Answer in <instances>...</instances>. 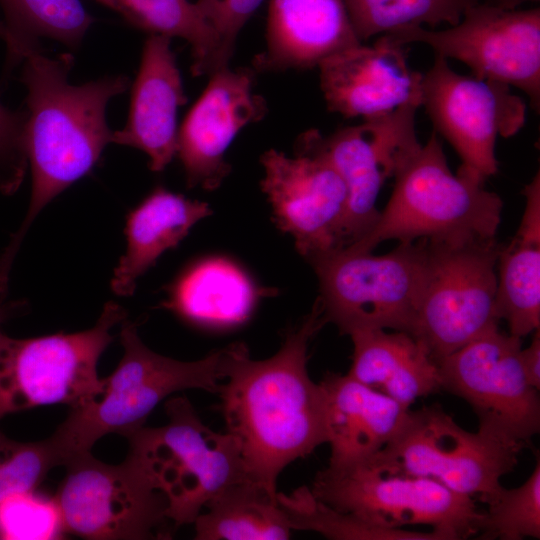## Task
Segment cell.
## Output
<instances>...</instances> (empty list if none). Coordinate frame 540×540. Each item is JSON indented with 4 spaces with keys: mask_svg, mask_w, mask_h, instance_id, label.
<instances>
[{
    "mask_svg": "<svg viewBox=\"0 0 540 540\" xmlns=\"http://www.w3.org/2000/svg\"><path fill=\"white\" fill-rule=\"evenodd\" d=\"M317 299L271 357L253 360L244 343L222 349L216 394L247 473L273 494L283 469L326 443L324 397L307 370L308 346L326 324Z\"/></svg>",
    "mask_w": 540,
    "mask_h": 540,
    "instance_id": "1",
    "label": "cell"
},
{
    "mask_svg": "<svg viewBox=\"0 0 540 540\" xmlns=\"http://www.w3.org/2000/svg\"><path fill=\"white\" fill-rule=\"evenodd\" d=\"M20 81L26 87L24 148L32 173L29 208L0 256V272L9 274L29 227L58 194L88 174L113 131L106 121L109 101L125 92V75L105 76L80 85L69 82L74 58H55L41 49L22 60Z\"/></svg>",
    "mask_w": 540,
    "mask_h": 540,
    "instance_id": "2",
    "label": "cell"
},
{
    "mask_svg": "<svg viewBox=\"0 0 540 540\" xmlns=\"http://www.w3.org/2000/svg\"><path fill=\"white\" fill-rule=\"evenodd\" d=\"M390 199L371 231L346 247L372 252L388 240L496 238L503 201L485 183L449 168L434 131L394 177Z\"/></svg>",
    "mask_w": 540,
    "mask_h": 540,
    "instance_id": "3",
    "label": "cell"
},
{
    "mask_svg": "<svg viewBox=\"0 0 540 540\" xmlns=\"http://www.w3.org/2000/svg\"><path fill=\"white\" fill-rule=\"evenodd\" d=\"M123 356L116 369L103 378L96 399L70 408L51 438L66 462L90 452L108 434L128 437L142 428L156 406L173 393L201 389L217 393L222 349L195 361H180L149 349L134 323L122 321ZM64 464V465H65Z\"/></svg>",
    "mask_w": 540,
    "mask_h": 540,
    "instance_id": "4",
    "label": "cell"
},
{
    "mask_svg": "<svg viewBox=\"0 0 540 540\" xmlns=\"http://www.w3.org/2000/svg\"><path fill=\"white\" fill-rule=\"evenodd\" d=\"M165 410V425L143 426L126 437L127 456L164 496L167 518L177 528L194 523L225 488L251 479L236 438L207 427L186 397L169 399Z\"/></svg>",
    "mask_w": 540,
    "mask_h": 540,
    "instance_id": "5",
    "label": "cell"
},
{
    "mask_svg": "<svg viewBox=\"0 0 540 540\" xmlns=\"http://www.w3.org/2000/svg\"><path fill=\"white\" fill-rule=\"evenodd\" d=\"M326 322L341 334L392 329L412 335L428 267L427 239L384 255L342 249L310 263Z\"/></svg>",
    "mask_w": 540,
    "mask_h": 540,
    "instance_id": "6",
    "label": "cell"
},
{
    "mask_svg": "<svg viewBox=\"0 0 540 540\" xmlns=\"http://www.w3.org/2000/svg\"><path fill=\"white\" fill-rule=\"evenodd\" d=\"M125 316L120 305L108 302L96 324L81 332L18 339L0 331V419L39 406L74 408L99 397L104 385L97 364Z\"/></svg>",
    "mask_w": 540,
    "mask_h": 540,
    "instance_id": "7",
    "label": "cell"
},
{
    "mask_svg": "<svg viewBox=\"0 0 540 540\" xmlns=\"http://www.w3.org/2000/svg\"><path fill=\"white\" fill-rule=\"evenodd\" d=\"M496 238L427 239L428 267L412 336L438 364L498 328Z\"/></svg>",
    "mask_w": 540,
    "mask_h": 540,
    "instance_id": "8",
    "label": "cell"
},
{
    "mask_svg": "<svg viewBox=\"0 0 540 540\" xmlns=\"http://www.w3.org/2000/svg\"><path fill=\"white\" fill-rule=\"evenodd\" d=\"M524 447L481 427L465 430L441 406L430 405L410 409L395 437L370 460L486 504Z\"/></svg>",
    "mask_w": 540,
    "mask_h": 540,
    "instance_id": "9",
    "label": "cell"
},
{
    "mask_svg": "<svg viewBox=\"0 0 540 540\" xmlns=\"http://www.w3.org/2000/svg\"><path fill=\"white\" fill-rule=\"evenodd\" d=\"M310 489L330 507L374 527L426 525L444 540L477 535L480 512L473 498L370 459L342 469L327 467L316 474Z\"/></svg>",
    "mask_w": 540,
    "mask_h": 540,
    "instance_id": "10",
    "label": "cell"
},
{
    "mask_svg": "<svg viewBox=\"0 0 540 540\" xmlns=\"http://www.w3.org/2000/svg\"><path fill=\"white\" fill-rule=\"evenodd\" d=\"M53 499L65 534L89 540L165 539L167 503L126 456L108 464L91 452L71 457Z\"/></svg>",
    "mask_w": 540,
    "mask_h": 540,
    "instance_id": "11",
    "label": "cell"
},
{
    "mask_svg": "<svg viewBox=\"0 0 540 540\" xmlns=\"http://www.w3.org/2000/svg\"><path fill=\"white\" fill-rule=\"evenodd\" d=\"M404 45L422 43L434 55L465 64L471 75L514 87L540 108V8L506 9L481 1L445 29L389 33Z\"/></svg>",
    "mask_w": 540,
    "mask_h": 540,
    "instance_id": "12",
    "label": "cell"
},
{
    "mask_svg": "<svg viewBox=\"0 0 540 540\" xmlns=\"http://www.w3.org/2000/svg\"><path fill=\"white\" fill-rule=\"evenodd\" d=\"M421 106L460 157L458 172L483 183L498 171V137L517 134L527 116L526 102L510 86L460 74L438 55L423 74Z\"/></svg>",
    "mask_w": 540,
    "mask_h": 540,
    "instance_id": "13",
    "label": "cell"
},
{
    "mask_svg": "<svg viewBox=\"0 0 540 540\" xmlns=\"http://www.w3.org/2000/svg\"><path fill=\"white\" fill-rule=\"evenodd\" d=\"M318 132H303L293 156L270 149L261 157V187L274 220L309 263L344 248L347 212L346 186L320 147Z\"/></svg>",
    "mask_w": 540,
    "mask_h": 540,
    "instance_id": "14",
    "label": "cell"
},
{
    "mask_svg": "<svg viewBox=\"0 0 540 540\" xmlns=\"http://www.w3.org/2000/svg\"><path fill=\"white\" fill-rule=\"evenodd\" d=\"M521 338L493 329L442 359V390L467 401L479 426L527 446L540 430L538 390L527 380Z\"/></svg>",
    "mask_w": 540,
    "mask_h": 540,
    "instance_id": "15",
    "label": "cell"
},
{
    "mask_svg": "<svg viewBox=\"0 0 540 540\" xmlns=\"http://www.w3.org/2000/svg\"><path fill=\"white\" fill-rule=\"evenodd\" d=\"M417 110L407 105L328 136L318 132L320 147L347 189L344 248L371 231L380 215L376 202L382 186L420 148Z\"/></svg>",
    "mask_w": 540,
    "mask_h": 540,
    "instance_id": "16",
    "label": "cell"
},
{
    "mask_svg": "<svg viewBox=\"0 0 540 540\" xmlns=\"http://www.w3.org/2000/svg\"><path fill=\"white\" fill-rule=\"evenodd\" d=\"M257 72L229 66L209 75L203 93L178 128L177 153L189 188L215 190L231 171L225 153L236 135L266 115V100L254 92Z\"/></svg>",
    "mask_w": 540,
    "mask_h": 540,
    "instance_id": "17",
    "label": "cell"
},
{
    "mask_svg": "<svg viewBox=\"0 0 540 540\" xmlns=\"http://www.w3.org/2000/svg\"><path fill=\"white\" fill-rule=\"evenodd\" d=\"M318 68L328 110L345 118L366 120L407 105L421 107L423 74L410 65L406 45L391 34L339 51Z\"/></svg>",
    "mask_w": 540,
    "mask_h": 540,
    "instance_id": "18",
    "label": "cell"
},
{
    "mask_svg": "<svg viewBox=\"0 0 540 540\" xmlns=\"http://www.w3.org/2000/svg\"><path fill=\"white\" fill-rule=\"evenodd\" d=\"M171 38L150 34L143 45L131 89L126 125L111 142L142 150L149 167L160 172L177 153V111L187 102Z\"/></svg>",
    "mask_w": 540,
    "mask_h": 540,
    "instance_id": "19",
    "label": "cell"
},
{
    "mask_svg": "<svg viewBox=\"0 0 540 540\" xmlns=\"http://www.w3.org/2000/svg\"><path fill=\"white\" fill-rule=\"evenodd\" d=\"M266 43L252 62L257 73L318 67L361 41L344 0H269Z\"/></svg>",
    "mask_w": 540,
    "mask_h": 540,
    "instance_id": "20",
    "label": "cell"
},
{
    "mask_svg": "<svg viewBox=\"0 0 540 540\" xmlns=\"http://www.w3.org/2000/svg\"><path fill=\"white\" fill-rule=\"evenodd\" d=\"M319 384L330 469L372 458L395 437L410 410L348 374L328 372Z\"/></svg>",
    "mask_w": 540,
    "mask_h": 540,
    "instance_id": "21",
    "label": "cell"
},
{
    "mask_svg": "<svg viewBox=\"0 0 540 540\" xmlns=\"http://www.w3.org/2000/svg\"><path fill=\"white\" fill-rule=\"evenodd\" d=\"M348 375L410 406L420 397L442 390L439 369L427 348L402 331H357Z\"/></svg>",
    "mask_w": 540,
    "mask_h": 540,
    "instance_id": "22",
    "label": "cell"
},
{
    "mask_svg": "<svg viewBox=\"0 0 540 540\" xmlns=\"http://www.w3.org/2000/svg\"><path fill=\"white\" fill-rule=\"evenodd\" d=\"M211 213L205 202L156 187L127 216V248L114 270L113 292L118 296L132 295L137 279Z\"/></svg>",
    "mask_w": 540,
    "mask_h": 540,
    "instance_id": "23",
    "label": "cell"
},
{
    "mask_svg": "<svg viewBox=\"0 0 540 540\" xmlns=\"http://www.w3.org/2000/svg\"><path fill=\"white\" fill-rule=\"evenodd\" d=\"M262 294L238 265L211 257L181 273L170 287L164 307L193 325L228 329L251 316Z\"/></svg>",
    "mask_w": 540,
    "mask_h": 540,
    "instance_id": "24",
    "label": "cell"
},
{
    "mask_svg": "<svg viewBox=\"0 0 540 540\" xmlns=\"http://www.w3.org/2000/svg\"><path fill=\"white\" fill-rule=\"evenodd\" d=\"M525 210L519 228L498 254L496 313L509 334L522 338L540 325V174L523 191Z\"/></svg>",
    "mask_w": 540,
    "mask_h": 540,
    "instance_id": "25",
    "label": "cell"
},
{
    "mask_svg": "<svg viewBox=\"0 0 540 540\" xmlns=\"http://www.w3.org/2000/svg\"><path fill=\"white\" fill-rule=\"evenodd\" d=\"M194 525L197 540H282L292 530L277 494L253 480L235 483L214 496Z\"/></svg>",
    "mask_w": 540,
    "mask_h": 540,
    "instance_id": "26",
    "label": "cell"
},
{
    "mask_svg": "<svg viewBox=\"0 0 540 540\" xmlns=\"http://www.w3.org/2000/svg\"><path fill=\"white\" fill-rule=\"evenodd\" d=\"M0 7L7 30L5 78L29 52L41 49V38L74 49L95 21L81 0H0Z\"/></svg>",
    "mask_w": 540,
    "mask_h": 540,
    "instance_id": "27",
    "label": "cell"
},
{
    "mask_svg": "<svg viewBox=\"0 0 540 540\" xmlns=\"http://www.w3.org/2000/svg\"><path fill=\"white\" fill-rule=\"evenodd\" d=\"M149 32L186 40L191 46L193 76L208 75L217 40L213 30L189 0H94Z\"/></svg>",
    "mask_w": 540,
    "mask_h": 540,
    "instance_id": "28",
    "label": "cell"
},
{
    "mask_svg": "<svg viewBox=\"0 0 540 540\" xmlns=\"http://www.w3.org/2000/svg\"><path fill=\"white\" fill-rule=\"evenodd\" d=\"M479 0H344L358 39L415 27L437 28L459 22Z\"/></svg>",
    "mask_w": 540,
    "mask_h": 540,
    "instance_id": "29",
    "label": "cell"
},
{
    "mask_svg": "<svg viewBox=\"0 0 540 540\" xmlns=\"http://www.w3.org/2000/svg\"><path fill=\"white\" fill-rule=\"evenodd\" d=\"M277 502L286 514L291 529L311 530L336 540H444L435 532L408 529H382L351 514L338 511L302 486L290 494L277 493Z\"/></svg>",
    "mask_w": 540,
    "mask_h": 540,
    "instance_id": "30",
    "label": "cell"
},
{
    "mask_svg": "<svg viewBox=\"0 0 540 540\" xmlns=\"http://www.w3.org/2000/svg\"><path fill=\"white\" fill-rule=\"evenodd\" d=\"M477 519L480 539L522 540L540 538V462L519 487L502 488L486 503Z\"/></svg>",
    "mask_w": 540,
    "mask_h": 540,
    "instance_id": "31",
    "label": "cell"
},
{
    "mask_svg": "<svg viewBox=\"0 0 540 540\" xmlns=\"http://www.w3.org/2000/svg\"><path fill=\"white\" fill-rule=\"evenodd\" d=\"M64 463L51 436L20 442L0 431V505L13 496L35 491L50 470Z\"/></svg>",
    "mask_w": 540,
    "mask_h": 540,
    "instance_id": "32",
    "label": "cell"
},
{
    "mask_svg": "<svg viewBox=\"0 0 540 540\" xmlns=\"http://www.w3.org/2000/svg\"><path fill=\"white\" fill-rule=\"evenodd\" d=\"M34 492L0 505V539H59L65 534L54 499Z\"/></svg>",
    "mask_w": 540,
    "mask_h": 540,
    "instance_id": "33",
    "label": "cell"
},
{
    "mask_svg": "<svg viewBox=\"0 0 540 540\" xmlns=\"http://www.w3.org/2000/svg\"><path fill=\"white\" fill-rule=\"evenodd\" d=\"M264 0H197L195 4L213 30L217 45L208 76L229 66L236 39Z\"/></svg>",
    "mask_w": 540,
    "mask_h": 540,
    "instance_id": "34",
    "label": "cell"
},
{
    "mask_svg": "<svg viewBox=\"0 0 540 540\" xmlns=\"http://www.w3.org/2000/svg\"><path fill=\"white\" fill-rule=\"evenodd\" d=\"M25 110H11L0 102V174L9 194L21 183L26 169Z\"/></svg>",
    "mask_w": 540,
    "mask_h": 540,
    "instance_id": "35",
    "label": "cell"
},
{
    "mask_svg": "<svg viewBox=\"0 0 540 540\" xmlns=\"http://www.w3.org/2000/svg\"><path fill=\"white\" fill-rule=\"evenodd\" d=\"M529 347L521 349V364L529 383L539 391L540 388V332L534 331Z\"/></svg>",
    "mask_w": 540,
    "mask_h": 540,
    "instance_id": "36",
    "label": "cell"
},
{
    "mask_svg": "<svg viewBox=\"0 0 540 540\" xmlns=\"http://www.w3.org/2000/svg\"><path fill=\"white\" fill-rule=\"evenodd\" d=\"M479 1L491 4V5L503 7L506 9H515V8H520L521 6L527 3L529 4L539 3L540 0H479Z\"/></svg>",
    "mask_w": 540,
    "mask_h": 540,
    "instance_id": "37",
    "label": "cell"
},
{
    "mask_svg": "<svg viewBox=\"0 0 540 540\" xmlns=\"http://www.w3.org/2000/svg\"><path fill=\"white\" fill-rule=\"evenodd\" d=\"M4 292L0 290V325L7 320L16 310V306L12 303H6Z\"/></svg>",
    "mask_w": 540,
    "mask_h": 540,
    "instance_id": "38",
    "label": "cell"
},
{
    "mask_svg": "<svg viewBox=\"0 0 540 540\" xmlns=\"http://www.w3.org/2000/svg\"><path fill=\"white\" fill-rule=\"evenodd\" d=\"M0 38L6 42L7 40V30H6V27L4 25V22L0 20Z\"/></svg>",
    "mask_w": 540,
    "mask_h": 540,
    "instance_id": "39",
    "label": "cell"
},
{
    "mask_svg": "<svg viewBox=\"0 0 540 540\" xmlns=\"http://www.w3.org/2000/svg\"><path fill=\"white\" fill-rule=\"evenodd\" d=\"M0 191H2L3 193L9 194L7 184L1 174H0Z\"/></svg>",
    "mask_w": 540,
    "mask_h": 540,
    "instance_id": "40",
    "label": "cell"
}]
</instances>
